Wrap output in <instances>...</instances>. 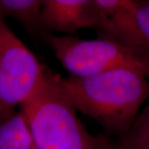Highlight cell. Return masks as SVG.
Listing matches in <instances>:
<instances>
[{
	"instance_id": "1",
	"label": "cell",
	"mask_w": 149,
	"mask_h": 149,
	"mask_svg": "<svg viewBox=\"0 0 149 149\" xmlns=\"http://www.w3.org/2000/svg\"><path fill=\"white\" fill-rule=\"evenodd\" d=\"M56 82L76 111L94 118L107 137L127 133L149 99V79L132 69L86 77L56 74Z\"/></svg>"
},
{
	"instance_id": "2",
	"label": "cell",
	"mask_w": 149,
	"mask_h": 149,
	"mask_svg": "<svg viewBox=\"0 0 149 149\" xmlns=\"http://www.w3.org/2000/svg\"><path fill=\"white\" fill-rule=\"evenodd\" d=\"M36 149H109L111 139L90 133L76 109L61 92L52 73L45 84L19 107Z\"/></svg>"
},
{
	"instance_id": "3",
	"label": "cell",
	"mask_w": 149,
	"mask_h": 149,
	"mask_svg": "<svg viewBox=\"0 0 149 149\" xmlns=\"http://www.w3.org/2000/svg\"><path fill=\"white\" fill-rule=\"evenodd\" d=\"M44 42L70 76L86 77L126 68L139 71L149 79V56L116 42L52 34H48Z\"/></svg>"
},
{
	"instance_id": "4",
	"label": "cell",
	"mask_w": 149,
	"mask_h": 149,
	"mask_svg": "<svg viewBox=\"0 0 149 149\" xmlns=\"http://www.w3.org/2000/svg\"><path fill=\"white\" fill-rule=\"evenodd\" d=\"M52 73L0 15V118L16 112Z\"/></svg>"
},
{
	"instance_id": "5",
	"label": "cell",
	"mask_w": 149,
	"mask_h": 149,
	"mask_svg": "<svg viewBox=\"0 0 149 149\" xmlns=\"http://www.w3.org/2000/svg\"><path fill=\"white\" fill-rule=\"evenodd\" d=\"M100 12L95 0H43L42 24L47 34H73L82 28L96 30Z\"/></svg>"
},
{
	"instance_id": "6",
	"label": "cell",
	"mask_w": 149,
	"mask_h": 149,
	"mask_svg": "<svg viewBox=\"0 0 149 149\" xmlns=\"http://www.w3.org/2000/svg\"><path fill=\"white\" fill-rule=\"evenodd\" d=\"M95 1L100 12L96 28L98 38L113 41L144 53L134 17L133 0Z\"/></svg>"
},
{
	"instance_id": "7",
	"label": "cell",
	"mask_w": 149,
	"mask_h": 149,
	"mask_svg": "<svg viewBox=\"0 0 149 149\" xmlns=\"http://www.w3.org/2000/svg\"><path fill=\"white\" fill-rule=\"evenodd\" d=\"M43 0H0V15L14 19L32 37L45 41L48 34L42 24Z\"/></svg>"
},
{
	"instance_id": "8",
	"label": "cell",
	"mask_w": 149,
	"mask_h": 149,
	"mask_svg": "<svg viewBox=\"0 0 149 149\" xmlns=\"http://www.w3.org/2000/svg\"><path fill=\"white\" fill-rule=\"evenodd\" d=\"M0 149H36L26 118L20 110L0 118Z\"/></svg>"
},
{
	"instance_id": "9",
	"label": "cell",
	"mask_w": 149,
	"mask_h": 149,
	"mask_svg": "<svg viewBox=\"0 0 149 149\" xmlns=\"http://www.w3.org/2000/svg\"><path fill=\"white\" fill-rule=\"evenodd\" d=\"M116 141L123 149H149V102L130 129Z\"/></svg>"
},
{
	"instance_id": "10",
	"label": "cell",
	"mask_w": 149,
	"mask_h": 149,
	"mask_svg": "<svg viewBox=\"0 0 149 149\" xmlns=\"http://www.w3.org/2000/svg\"><path fill=\"white\" fill-rule=\"evenodd\" d=\"M133 10L141 36L143 51L149 56V0H133Z\"/></svg>"
},
{
	"instance_id": "11",
	"label": "cell",
	"mask_w": 149,
	"mask_h": 149,
	"mask_svg": "<svg viewBox=\"0 0 149 149\" xmlns=\"http://www.w3.org/2000/svg\"><path fill=\"white\" fill-rule=\"evenodd\" d=\"M109 149H123L119 145V144L118 143L117 141L116 140H112L111 141V144H110V147H109Z\"/></svg>"
}]
</instances>
